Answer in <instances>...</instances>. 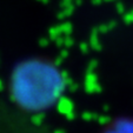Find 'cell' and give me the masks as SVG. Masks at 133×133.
Masks as SVG:
<instances>
[{
  "mask_svg": "<svg viewBox=\"0 0 133 133\" xmlns=\"http://www.w3.org/2000/svg\"><path fill=\"white\" fill-rule=\"evenodd\" d=\"M65 80L53 64L30 59L18 64L11 79L14 101L28 112H43L51 108L61 97Z\"/></svg>",
  "mask_w": 133,
  "mask_h": 133,
  "instance_id": "1",
  "label": "cell"
},
{
  "mask_svg": "<svg viewBox=\"0 0 133 133\" xmlns=\"http://www.w3.org/2000/svg\"><path fill=\"white\" fill-rule=\"evenodd\" d=\"M101 133H133V118L116 119Z\"/></svg>",
  "mask_w": 133,
  "mask_h": 133,
  "instance_id": "2",
  "label": "cell"
}]
</instances>
